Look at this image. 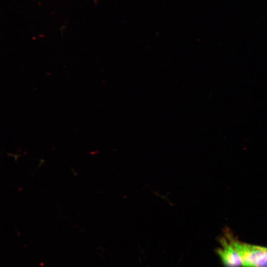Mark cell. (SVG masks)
Listing matches in <instances>:
<instances>
[{
    "label": "cell",
    "mask_w": 267,
    "mask_h": 267,
    "mask_svg": "<svg viewBox=\"0 0 267 267\" xmlns=\"http://www.w3.org/2000/svg\"><path fill=\"white\" fill-rule=\"evenodd\" d=\"M226 267H267V247L241 241L229 230L222 236Z\"/></svg>",
    "instance_id": "obj_1"
}]
</instances>
